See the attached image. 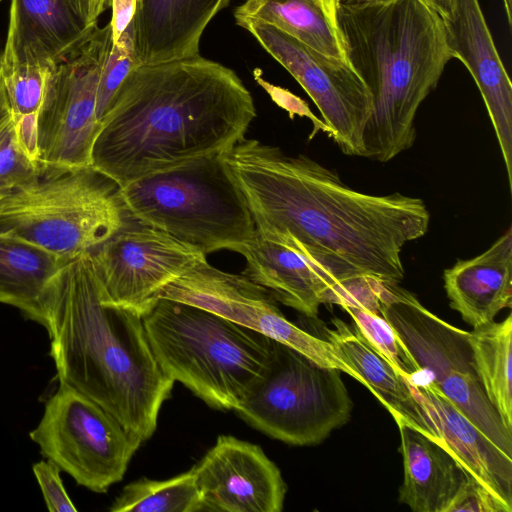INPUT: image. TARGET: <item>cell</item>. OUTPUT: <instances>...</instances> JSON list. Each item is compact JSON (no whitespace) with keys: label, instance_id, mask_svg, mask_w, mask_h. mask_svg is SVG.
<instances>
[{"label":"cell","instance_id":"obj_1","mask_svg":"<svg viewBox=\"0 0 512 512\" xmlns=\"http://www.w3.org/2000/svg\"><path fill=\"white\" fill-rule=\"evenodd\" d=\"M257 231L286 232L340 281L403 280L401 253L423 237L430 213L420 198L370 195L302 154L243 138L222 152Z\"/></svg>","mask_w":512,"mask_h":512},{"label":"cell","instance_id":"obj_2","mask_svg":"<svg viewBox=\"0 0 512 512\" xmlns=\"http://www.w3.org/2000/svg\"><path fill=\"white\" fill-rule=\"evenodd\" d=\"M255 117L251 93L223 64L200 54L141 64L100 119L91 166L122 188L229 150Z\"/></svg>","mask_w":512,"mask_h":512},{"label":"cell","instance_id":"obj_3","mask_svg":"<svg viewBox=\"0 0 512 512\" xmlns=\"http://www.w3.org/2000/svg\"><path fill=\"white\" fill-rule=\"evenodd\" d=\"M42 314L59 382L147 441L174 381L155 359L143 317L102 301L90 252L62 264L44 291Z\"/></svg>","mask_w":512,"mask_h":512},{"label":"cell","instance_id":"obj_4","mask_svg":"<svg viewBox=\"0 0 512 512\" xmlns=\"http://www.w3.org/2000/svg\"><path fill=\"white\" fill-rule=\"evenodd\" d=\"M345 57L369 89L364 157L385 163L412 147L419 106L452 59L441 17L419 0L337 4Z\"/></svg>","mask_w":512,"mask_h":512},{"label":"cell","instance_id":"obj_5","mask_svg":"<svg viewBox=\"0 0 512 512\" xmlns=\"http://www.w3.org/2000/svg\"><path fill=\"white\" fill-rule=\"evenodd\" d=\"M155 359L208 406L236 411L270 363L275 340L208 310L159 299L143 315Z\"/></svg>","mask_w":512,"mask_h":512},{"label":"cell","instance_id":"obj_6","mask_svg":"<svg viewBox=\"0 0 512 512\" xmlns=\"http://www.w3.org/2000/svg\"><path fill=\"white\" fill-rule=\"evenodd\" d=\"M129 213L205 255L240 251L255 224L222 153L191 160L121 188Z\"/></svg>","mask_w":512,"mask_h":512},{"label":"cell","instance_id":"obj_7","mask_svg":"<svg viewBox=\"0 0 512 512\" xmlns=\"http://www.w3.org/2000/svg\"><path fill=\"white\" fill-rule=\"evenodd\" d=\"M129 216L120 186L94 167L51 170L0 202V234L68 260L91 252Z\"/></svg>","mask_w":512,"mask_h":512},{"label":"cell","instance_id":"obj_8","mask_svg":"<svg viewBox=\"0 0 512 512\" xmlns=\"http://www.w3.org/2000/svg\"><path fill=\"white\" fill-rule=\"evenodd\" d=\"M352 409L340 370L275 341L263 379L235 412L274 439L308 446L345 425Z\"/></svg>","mask_w":512,"mask_h":512},{"label":"cell","instance_id":"obj_9","mask_svg":"<svg viewBox=\"0 0 512 512\" xmlns=\"http://www.w3.org/2000/svg\"><path fill=\"white\" fill-rule=\"evenodd\" d=\"M381 311L428 382L499 449L512 457V432L489 402L477 374L469 332L425 308L397 283L381 282Z\"/></svg>","mask_w":512,"mask_h":512},{"label":"cell","instance_id":"obj_10","mask_svg":"<svg viewBox=\"0 0 512 512\" xmlns=\"http://www.w3.org/2000/svg\"><path fill=\"white\" fill-rule=\"evenodd\" d=\"M30 438L45 458L96 493L122 480L142 445L102 406L63 382Z\"/></svg>","mask_w":512,"mask_h":512},{"label":"cell","instance_id":"obj_11","mask_svg":"<svg viewBox=\"0 0 512 512\" xmlns=\"http://www.w3.org/2000/svg\"><path fill=\"white\" fill-rule=\"evenodd\" d=\"M113 44L110 22L98 25L87 40L52 71L37 119L40 173L91 166L100 131L97 92Z\"/></svg>","mask_w":512,"mask_h":512},{"label":"cell","instance_id":"obj_12","mask_svg":"<svg viewBox=\"0 0 512 512\" xmlns=\"http://www.w3.org/2000/svg\"><path fill=\"white\" fill-rule=\"evenodd\" d=\"M302 86L320 111L327 132L346 155L364 157V131L373 100L346 59L322 54L282 30L255 19H237Z\"/></svg>","mask_w":512,"mask_h":512},{"label":"cell","instance_id":"obj_13","mask_svg":"<svg viewBox=\"0 0 512 512\" xmlns=\"http://www.w3.org/2000/svg\"><path fill=\"white\" fill-rule=\"evenodd\" d=\"M160 299L190 304L220 315L304 354L327 368L338 369L363 385L361 377L326 339L290 322L271 293L243 274L217 269L200 261L169 283Z\"/></svg>","mask_w":512,"mask_h":512},{"label":"cell","instance_id":"obj_14","mask_svg":"<svg viewBox=\"0 0 512 512\" xmlns=\"http://www.w3.org/2000/svg\"><path fill=\"white\" fill-rule=\"evenodd\" d=\"M101 299L143 317L162 290L206 255L131 214L91 252Z\"/></svg>","mask_w":512,"mask_h":512},{"label":"cell","instance_id":"obj_15","mask_svg":"<svg viewBox=\"0 0 512 512\" xmlns=\"http://www.w3.org/2000/svg\"><path fill=\"white\" fill-rule=\"evenodd\" d=\"M193 469L204 511L283 509L287 485L277 465L256 444L220 435Z\"/></svg>","mask_w":512,"mask_h":512},{"label":"cell","instance_id":"obj_16","mask_svg":"<svg viewBox=\"0 0 512 512\" xmlns=\"http://www.w3.org/2000/svg\"><path fill=\"white\" fill-rule=\"evenodd\" d=\"M443 20L452 58L469 70L492 122L512 186V84L478 0H456Z\"/></svg>","mask_w":512,"mask_h":512},{"label":"cell","instance_id":"obj_17","mask_svg":"<svg viewBox=\"0 0 512 512\" xmlns=\"http://www.w3.org/2000/svg\"><path fill=\"white\" fill-rule=\"evenodd\" d=\"M242 274L266 288L273 298L308 318H315L323 296L338 280L298 240L286 232L257 231L240 251Z\"/></svg>","mask_w":512,"mask_h":512},{"label":"cell","instance_id":"obj_18","mask_svg":"<svg viewBox=\"0 0 512 512\" xmlns=\"http://www.w3.org/2000/svg\"><path fill=\"white\" fill-rule=\"evenodd\" d=\"M97 24L84 25L60 0H11L2 69L21 64L57 66Z\"/></svg>","mask_w":512,"mask_h":512},{"label":"cell","instance_id":"obj_19","mask_svg":"<svg viewBox=\"0 0 512 512\" xmlns=\"http://www.w3.org/2000/svg\"><path fill=\"white\" fill-rule=\"evenodd\" d=\"M230 0H136L131 22L140 64L199 55L202 34Z\"/></svg>","mask_w":512,"mask_h":512},{"label":"cell","instance_id":"obj_20","mask_svg":"<svg viewBox=\"0 0 512 512\" xmlns=\"http://www.w3.org/2000/svg\"><path fill=\"white\" fill-rule=\"evenodd\" d=\"M409 383L432 419L440 442L469 474L512 506V457L499 449L428 381L409 380Z\"/></svg>","mask_w":512,"mask_h":512},{"label":"cell","instance_id":"obj_21","mask_svg":"<svg viewBox=\"0 0 512 512\" xmlns=\"http://www.w3.org/2000/svg\"><path fill=\"white\" fill-rule=\"evenodd\" d=\"M444 288L452 309L473 327L494 321L512 306V230L476 257L444 270Z\"/></svg>","mask_w":512,"mask_h":512},{"label":"cell","instance_id":"obj_22","mask_svg":"<svg viewBox=\"0 0 512 512\" xmlns=\"http://www.w3.org/2000/svg\"><path fill=\"white\" fill-rule=\"evenodd\" d=\"M332 324L333 328H325V339L361 377L363 385L385 406L396 423H405L440 441L432 419L412 392L409 379L377 352L356 326L351 327L338 318L332 319Z\"/></svg>","mask_w":512,"mask_h":512},{"label":"cell","instance_id":"obj_23","mask_svg":"<svg viewBox=\"0 0 512 512\" xmlns=\"http://www.w3.org/2000/svg\"><path fill=\"white\" fill-rule=\"evenodd\" d=\"M404 480L399 502L414 512H447L472 476L437 439L405 424H397Z\"/></svg>","mask_w":512,"mask_h":512},{"label":"cell","instance_id":"obj_24","mask_svg":"<svg viewBox=\"0 0 512 512\" xmlns=\"http://www.w3.org/2000/svg\"><path fill=\"white\" fill-rule=\"evenodd\" d=\"M234 18L272 25L327 56L346 59L337 24V0H246Z\"/></svg>","mask_w":512,"mask_h":512},{"label":"cell","instance_id":"obj_25","mask_svg":"<svg viewBox=\"0 0 512 512\" xmlns=\"http://www.w3.org/2000/svg\"><path fill=\"white\" fill-rule=\"evenodd\" d=\"M65 261L26 240L0 234V302L42 325L44 291Z\"/></svg>","mask_w":512,"mask_h":512},{"label":"cell","instance_id":"obj_26","mask_svg":"<svg viewBox=\"0 0 512 512\" xmlns=\"http://www.w3.org/2000/svg\"><path fill=\"white\" fill-rule=\"evenodd\" d=\"M469 340L485 394L512 432V315L473 329Z\"/></svg>","mask_w":512,"mask_h":512},{"label":"cell","instance_id":"obj_27","mask_svg":"<svg viewBox=\"0 0 512 512\" xmlns=\"http://www.w3.org/2000/svg\"><path fill=\"white\" fill-rule=\"evenodd\" d=\"M111 512H200L203 498L193 467L165 480L139 479L115 498Z\"/></svg>","mask_w":512,"mask_h":512},{"label":"cell","instance_id":"obj_28","mask_svg":"<svg viewBox=\"0 0 512 512\" xmlns=\"http://www.w3.org/2000/svg\"><path fill=\"white\" fill-rule=\"evenodd\" d=\"M368 343L384 356L403 376L414 381L423 371L382 314L360 307L343 308Z\"/></svg>","mask_w":512,"mask_h":512},{"label":"cell","instance_id":"obj_29","mask_svg":"<svg viewBox=\"0 0 512 512\" xmlns=\"http://www.w3.org/2000/svg\"><path fill=\"white\" fill-rule=\"evenodd\" d=\"M139 65L130 24L121 37L113 42L100 74L96 105L99 121L124 79Z\"/></svg>","mask_w":512,"mask_h":512},{"label":"cell","instance_id":"obj_30","mask_svg":"<svg viewBox=\"0 0 512 512\" xmlns=\"http://www.w3.org/2000/svg\"><path fill=\"white\" fill-rule=\"evenodd\" d=\"M40 170L19 145L14 122L0 133V202L13 191L29 185Z\"/></svg>","mask_w":512,"mask_h":512},{"label":"cell","instance_id":"obj_31","mask_svg":"<svg viewBox=\"0 0 512 512\" xmlns=\"http://www.w3.org/2000/svg\"><path fill=\"white\" fill-rule=\"evenodd\" d=\"M36 480L42 490L43 497L50 512H76L69 498L62 479L61 469L51 460L40 461L32 467Z\"/></svg>","mask_w":512,"mask_h":512},{"label":"cell","instance_id":"obj_32","mask_svg":"<svg viewBox=\"0 0 512 512\" xmlns=\"http://www.w3.org/2000/svg\"><path fill=\"white\" fill-rule=\"evenodd\" d=\"M511 512L512 506L504 502L476 478L471 476L455 497L447 512Z\"/></svg>","mask_w":512,"mask_h":512},{"label":"cell","instance_id":"obj_33","mask_svg":"<svg viewBox=\"0 0 512 512\" xmlns=\"http://www.w3.org/2000/svg\"><path fill=\"white\" fill-rule=\"evenodd\" d=\"M257 82L266 90V92L270 95L272 100L281 108L288 111L290 118H293L295 114L299 116H307L311 120H313L315 125H318L320 128L327 131V128L323 122H320L309 110V107L306 102H304L299 97L292 94L290 91L283 89L278 86H274L267 81H264L261 77V73L259 76H256Z\"/></svg>","mask_w":512,"mask_h":512},{"label":"cell","instance_id":"obj_34","mask_svg":"<svg viewBox=\"0 0 512 512\" xmlns=\"http://www.w3.org/2000/svg\"><path fill=\"white\" fill-rule=\"evenodd\" d=\"M112 27L113 42L117 41L131 24L136 10V0H112Z\"/></svg>","mask_w":512,"mask_h":512},{"label":"cell","instance_id":"obj_35","mask_svg":"<svg viewBox=\"0 0 512 512\" xmlns=\"http://www.w3.org/2000/svg\"><path fill=\"white\" fill-rule=\"evenodd\" d=\"M14 122L13 114L8 100L7 92L5 89L2 64L0 58V133Z\"/></svg>","mask_w":512,"mask_h":512},{"label":"cell","instance_id":"obj_36","mask_svg":"<svg viewBox=\"0 0 512 512\" xmlns=\"http://www.w3.org/2000/svg\"><path fill=\"white\" fill-rule=\"evenodd\" d=\"M84 25L89 24L90 0H60ZM94 25V24H93Z\"/></svg>","mask_w":512,"mask_h":512},{"label":"cell","instance_id":"obj_37","mask_svg":"<svg viewBox=\"0 0 512 512\" xmlns=\"http://www.w3.org/2000/svg\"><path fill=\"white\" fill-rule=\"evenodd\" d=\"M426 7L445 19L452 13L456 0H419Z\"/></svg>","mask_w":512,"mask_h":512},{"label":"cell","instance_id":"obj_38","mask_svg":"<svg viewBox=\"0 0 512 512\" xmlns=\"http://www.w3.org/2000/svg\"><path fill=\"white\" fill-rule=\"evenodd\" d=\"M379 0H337V4L345 7H359L368 5Z\"/></svg>","mask_w":512,"mask_h":512},{"label":"cell","instance_id":"obj_39","mask_svg":"<svg viewBox=\"0 0 512 512\" xmlns=\"http://www.w3.org/2000/svg\"><path fill=\"white\" fill-rule=\"evenodd\" d=\"M504 9L506 13V18L509 26L512 24V14H511V0H503Z\"/></svg>","mask_w":512,"mask_h":512},{"label":"cell","instance_id":"obj_40","mask_svg":"<svg viewBox=\"0 0 512 512\" xmlns=\"http://www.w3.org/2000/svg\"><path fill=\"white\" fill-rule=\"evenodd\" d=\"M0 1H2V0H0Z\"/></svg>","mask_w":512,"mask_h":512}]
</instances>
